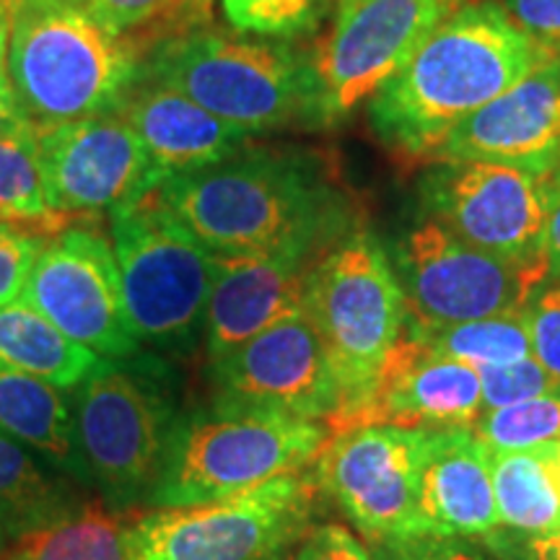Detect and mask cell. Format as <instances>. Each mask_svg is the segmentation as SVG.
Listing matches in <instances>:
<instances>
[{
    "label": "cell",
    "instance_id": "6da1fadb",
    "mask_svg": "<svg viewBox=\"0 0 560 560\" xmlns=\"http://www.w3.org/2000/svg\"><path fill=\"white\" fill-rule=\"evenodd\" d=\"M151 195L219 257H319L353 229L340 192L304 153L244 149Z\"/></svg>",
    "mask_w": 560,
    "mask_h": 560
},
{
    "label": "cell",
    "instance_id": "7a4b0ae2",
    "mask_svg": "<svg viewBox=\"0 0 560 560\" xmlns=\"http://www.w3.org/2000/svg\"><path fill=\"white\" fill-rule=\"evenodd\" d=\"M552 58L495 0L465 3L376 91L371 128L389 149L436 156L457 125Z\"/></svg>",
    "mask_w": 560,
    "mask_h": 560
},
{
    "label": "cell",
    "instance_id": "3957f363",
    "mask_svg": "<svg viewBox=\"0 0 560 560\" xmlns=\"http://www.w3.org/2000/svg\"><path fill=\"white\" fill-rule=\"evenodd\" d=\"M5 70L26 120L52 128L120 112L143 60L83 0H9Z\"/></svg>",
    "mask_w": 560,
    "mask_h": 560
},
{
    "label": "cell",
    "instance_id": "277c9868",
    "mask_svg": "<svg viewBox=\"0 0 560 560\" xmlns=\"http://www.w3.org/2000/svg\"><path fill=\"white\" fill-rule=\"evenodd\" d=\"M143 75L255 132L325 125L312 55L289 42L185 26L156 39Z\"/></svg>",
    "mask_w": 560,
    "mask_h": 560
},
{
    "label": "cell",
    "instance_id": "5b68a950",
    "mask_svg": "<svg viewBox=\"0 0 560 560\" xmlns=\"http://www.w3.org/2000/svg\"><path fill=\"white\" fill-rule=\"evenodd\" d=\"M304 312L340 392L327 423L332 433L380 384L410 325V304L384 244L366 229H350L314 262Z\"/></svg>",
    "mask_w": 560,
    "mask_h": 560
},
{
    "label": "cell",
    "instance_id": "8992f818",
    "mask_svg": "<svg viewBox=\"0 0 560 560\" xmlns=\"http://www.w3.org/2000/svg\"><path fill=\"white\" fill-rule=\"evenodd\" d=\"M327 439L322 420L215 400L174 420L149 506H198L304 472Z\"/></svg>",
    "mask_w": 560,
    "mask_h": 560
},
{
    "label": "cell",
    "instance_id": "52a82bcc",
    "mask_svg": "<svg viewBox=\"0 0 560 560\" xmlns=\"http://www.w3.org/2000/svg\"><path fill=\"white\" fill-rule=\"evenodd\" d=\"M75 444L89 482L117 511L149 503L174 420L164 369L153 361H109L73 392Z\"/></svg>",
    "mask_w": 560,
    "mask_h": 560
},
{
    "label": "cell",
    "instance_id": "ba28073f",
    "mask_svg": "<svg viewBox=\"0 0 560 560\" xmlns=\"http://www.w3.org/2000/svg\"><path fill=\"white\" fill-rule=\"evenodd\" d=\"M319 495L304 470L198 506L136 509L130 560H280L312 527Z\"/></svg>",
    "mask_w": 560,
    "mask_h": 560
},
{
    "label": "cell",
    "instance_id": "9c48e42d",
    "mask_svg": "<svg viewBox=\"0 0 560 560\" xmlns=\"http://www.w3.org/2000/svg\"><path fill=\"white\" fill-rule=\"evenodd\" d=\"M128 322L138 342L187 350L202 335L215 255L192 240L149 192L109 213Z\"/></svg>",
    "mask_w": 560,
    "mask_h": 560
},
{
    "label": "cell",
    "instance_id": "30bf717a",
    "mask_svg": "<svg viewBox=\"0 0 560 560\" xmlns=\"http://www.w3.org/2000/svg\"><path fill=\"white\" fill-rule=\"evenodd\" d=\"M431 431L402 425L335 431L312 465L322 495L366 545L418 537L420 470Z\"/></svg>",
    "mask_w": 560,
    "mask_h": 560
},
{
    "label": "cell",
    "instance_id": "8fae6325",
    "mask_svg": "<svg viewBox=\"0 0 560 560\" xmlns=\"http://www.w3.org/2000/svg\"><path fill=\"white\" fill-rule=\"evenodd\" d=\"M465 3L470 0H338L330 32L312 52L325 125L374 100Z\"/></svg>",
    "mask_w": 560,
    "mask_h": 560
},
{
    "label": "cell",
    "instance_id": "7c38bea8",
    "mask_svg": "<svg viewBox=\"0 0 560 560\" xmlns=\"http://www.w3.org/2000/svg\"><path fill=\"white\" fill-rule=\"evenodd\" d=\"M429 219L516 268L550 278L545 255V177L490 164L436 159L420 179Z\"/></svg>",
    "mask_w": 560,
    "mask_h": 560
},
{
    "label": "cell",
    "instance_id": "4fadbf2b",
    "mask_svg": "<svg viewBox=\"0 0 560 560\" xmlns=\"http://www.w3.org/2000/svg\"><path fill=\"white\" fill-rule=\"evenodd\" d=\"M395 268L410 319L431 327L522 312L548 280L472 247L436 219H423L402 236Z\"/></svg>",
    "mask_w": 560,
    "mask_h": 560
},
{
    "label": "cell",
    "instance_id": "5bb4252c",
    "mask_svg": "<svg viewBox=\"0 0 560 560\" xmlns=\"http://www.w3.org/2000/svg\"><path fill=\"white\" fill-rule=\"evenodd\" d=\"M19 299L102 359L138 353L115 252L102 231L68 226L45 236Z\"/></svg>",
    "mask_w": 560,
    "mask_h": 560
},
{
    "label": "cell",
    "instance_id": "9a60e30c",
    "mask_svg": "<svg viewBox=\"0 0 560 560\" xmlns=\"http://www.w3.org/2000/svg\"><path fill=\"white\" fill-rule=\"evenodd\" d=\"M42 179L52 213H112L143 200L161 177L122 112L37 128Z\"/></svg>",
    "mask_w": 560,
    "mask_h": 560
},
{
    "label": "cell",
    "instance_id": "2e32d148",
    "mask_svg": "<svg viewBox=\"0 0 560 560\" xmlns=\"http://www.w3.org/2000/svg\"><path fill=\"white\" fill-rule=\"evenodd\" d=\"M215 400L252 405L322 420L340 408V392L330 363L306 312L255 335L226 359L210 363Z\"/></svg>",
    "mask_w": 560,
    "mask_h": 560
},
{
    "label": "cell",
    "instance_id": "e0dca14e",
    "mask_svg": "<svg viewBox=\"0 0 560 560\" xmlns=\"http://www.w3.org/2000/svg\"><path fill=\"white\" fill-rule=\"evenodd\" d=\"M436 159L490 161L537 177L560 166V55L467 117Z\"/></svg>",
    "mask_w": 560,
    "mask_h": 560
},
{
    "label": "cell",
    "instance_id": "ac0fdd59",
    "mask_svg": "<svg viewBox=\"0 0 560 560\" xmlns=\"http://www.w3.org/2000/svg\"><path fill=\"white\" fill-rule=\"evenodd\" d=\"M482 412L478 371L470 363L431 353L405 330L380 384L340 431L359 425L472 429Z\"/></svg>",
    "mask_w": 560,
    "mask_h": 560
},
{
    "label": "cell",
    "instance_id": "d6986e66",
    "mask_svg": "<svg viewBox=\"0 0 560 560\" xmlns=\"http://www.w3.org/2000/svg\"><path fill=\"white\" fill-rule=\"evenodd\" d=\"M319 257H219L210 289L202 340L210 363L304 312L306 283Z\"/></svg>",
    "mask_w": 560,
    "mask_h": 560
},
{
    "label": "cell",
    "instance_id": "ffe728a7",
    "mask_svg": "<svg viewBox=\"0 0 560 560\" xmlns=\"http://www.w3.org/2000/svg\"><path fill=\"white\" fill-rule=\"evenodd\" d=\"M499 527L490 452L472 429H433L420 470L418 537L480 540Z\"/></svg>",
    "mask_w": 560,
    "mask_h": 560
},
{
    "label": "cell",
    "instance_id": "44dd1931",
    "mask_svg": "<svg viewBox=\"0 0 560 560\" xmlns=\"http://www.w3.org/2000/svg\"><path fill=\"white\" fill-rule=\"evenodd\" d=\"M120 112L138 132L161 182L236 156L252 138L249 130L219 120L185 94L145 75Z\"/></svg>",
    "mask_w": 560,
    "mask_h": 560
},
{
    "label": "cell",
    "instance_id": "7402d4cb",
    "mask_svg": "<svg viewBox=\"0 0 560 560\" xmlns=\"http://www.w3.org/2000/svg\"><path fill=\"white\" fill-rule=\"evenodd\" d=\"M0 433L37 454L55 472L91 486L75 444L73 402L55 384L0 371Z\"/></svg>",
    "mask_w": 560,
    "mask_h": 560
},
{
    "label": "cell",
    "instance_id": "603a6c76",
    "mask_svg": "<svg viewBox=\"0 0 560 560\" xmlns=\"http://www.w3.org/2000/svg\"><path fill=\"white\" fill-rule=\"evenodd\" d=\"M499 524L516 535L560 529V439L490 454Z\"/></svg>",
    "mask_w": 560,
    "mask_h": 560
},
{
    "label": "cell",
    "instance_id": "cb8c5ba5",
    "mask_svg": "<svg viewBox=\"0 0 560 560\" xmlns=\"http://www.w3.org/2000/svg\"><path fill=\"white\" fill-rule=\"evenodd\" d=\"M102 355L70 340L26 301L16 299L0 306V371L75 389L102 366Z\"/></svg>",
    "mask_w": 560,
    "mask_h": 560
},
{
    "label": "cell",
    "instance_id": "d4e9b609",
    "mask_svg": "<svg viewBox=\"0 0 560 560\" xmlns=\"http://www.w3.org/2000/svg\"><path fill=\"white\" fill-rule=\"evenodd\" d=\"M75 495L47 472L30 450L0 433V537L11 542L32 535L75 506Z\"/></svg>",
    "mask_w": 560,
    "mask_h": 560
},
{
    "label": "cell",
    "instance_id": "484cf974",
    "mask_svg": "<svg viewBox=\"0 0 560 560\" xmlns=\"http://www.w3.org/2000/svg\"><path fill=\"white\" fill-rule=\"evenodd\" d=\"M132 511L112 509L104 499L79 501L60 520L11 542L32 560H130Z\"/></svg>",
    "mask_w": 560,
    "mask_h": 560
},
{
    "label": "cell",
    "instance_id": "4316f807",
    "mask_svg": "<svg viewBox=\"0 0 560 560\" xmlns=\"http://www.w3.org/2000/svg\"><path fill=\"white\" fill-rule=\"evenodd\" d=\"M408 335L423 342L431 353L478 366H506L532 355L527 317L522 312L482 317L457 325H418L410 319Z\"/></svg>",
    "mask_w": 560,
    "mask_h": 560
},
{
    "label": "cell",
    "instance_id": "83f0119b",
    "mask_svg": "<svg viewBox=\"0 0 560 560\" xmlns=\"http://www.w3.org/2000/svg\"><path fill=\"white\" fill-rule=\"evenodd\" d=\"M58 221L42 179L37 128L24 122L0 138V223L58 231Z\"/></svg>",
    "mask_w": 560,
    "mask_h": 560
},
{
    "label": "cell",
    "instance_id": "f1b7e54d",
    "mask_svg": "<svg viewBox=\"0 0 560 560\" xmlns=\"http://www.w3.org/2000/svg\"><path fill=\"white\" fill-rule=\"evenodd\" d=\"M472 431L490 454L529 450L560 439V392L486 410Z\"/></svg>",
    "mask_w": 560,
    "mask_h": 560
},
{
    "label": "cell",
    "instance_id": "f546056e",
    "mask_svg": "<svg viewBox=\"0 0 560 560\" xmlns=\"http://www.w3.org/2000/svg\"><path fill=\"white\" fill-rule=\"evenodd\" d=\"M234 32L260 39H293L310 34L338 0H219Z\"/></svg>",
    "mask_w": 560,
    "mask_h": 560
},
{
    "label": "cell",
    "instance_id": "4dcf8cb0",
    "mask_svg": "<svg viewBox=\"0 0 560 560\" xmlns=\"http://www.w3.org/2000/svg\"><path fill=\"white\" fill-rule=\"evenodd\" d=\"M83 3L109 30L138 42L140 32H153L161 39L164 26L177 24V30H185V19L195 16V9L202 0H83Z\"/></svg>",
    "mask_w": 560,
    "mask_h": 560
},
{
    "label": "cell",
    "instance_id": "1f68e13d",
    "mask_svg": "<svg viewBox=\"0 0 560 560\" xmlns=\"http://www.w3.org/2000/svg\"><path fill=\"white\" fill-rule=\"evenodd\" d=\"M486 410L506 408V405L532 400V397L558 395L560 382L542 366L535 355L506 363V366H478Z\"/></svg>",
    "mask_w": 560,
    "mask_h": 560
},
{
    "label": "cell",
    "instance_id": "d6a6232c",
    "mask_svg": "<svg viewBox=\"0 0 560 560\" xmlns=\"http://www.w3.org/2000/svg\"><path fill=\"white\" fill-rule=\"evenodd\" d=\"M532 355L560 382V278H548L524 306Z\"/></svg>",
    "mask_w": 560,
    "mask_h": 560
},
{
    "label": "cell",
    "instance_id": "836d02e7",
    "mask_svg": "<svg viewBox=\"0 0 560 560\" xmlns=\"http://www.w3.org/2000/svg\"><path fill=\"white\" fill-rule=\"evenodd\" d=\"M45 236L26 226L0 223V306L21 296Z\"/></svg>",
    "mask_w": 560,
    "mask_h": 560
},
{
    "label": "cell",
    "instance_id": "e575fe53",
    "mask_svg": "<svg viewBox=\"0 0 560 560\" xmlns=\"http://www.w3.org/2000/svg\"><path fill=\"white\" fill-rule=\"evenodd\" d=\"M369 548L376 560H490L482 545L467 537H408Z\"/></svg>",
    "mask_w": 560,
    "mask_h": 560
},
{
    "label": "cell",
    "instance_id": "d590c367",
    "mask_svg": "<svg viewBox=\"0 0 560 560\" xmlns=\"http://www.w3.org/2000/svg\"><path fill=\"white\" fill-rule=\"evenodd\" d=\"M291 560H376L374 552L346 524H312L293 548Z\"/></svg>",
    "mask_w": 560,
    "mask_h": 560
},
{
    "label": "cell",
    "instance_id": "8d00e7d4",
    "mask_svg": "<svg viewBox=\"0 0 560 560\" xmlns=\"http://www.w3.org/2000/svg\"><path fill=\"white\" fill-rule=\"evenodd\" d=\"M532 42L560 55V0H495Z\"/></svg>",
    "mask_w": 560,
    "mask_h": 560
},
{
    "label": "cell",
    "instance_id": "74e56055",
    "mask_svg": "<svg viewBox=\"0 0 560 560\" xmlns=\"http://www.w3.org/2000/svg\"><path fill=\"white\" fill-rule=\"evenodd\" d=\"M475 542L499 560H560V529L550 535H516L499 527Z\"/></svg>",
    "mask_w": 560,
    "mask_h": 560
},
{
    "label": "cell",
    "instance_id": "f35d334b",
    "mask_svg": "<svg viewBox=\"0 0 560 560\" xmlns=\"http://www.w3.org/2000/svg\"><path fill=\"white\" fill-rule=\"evenodd\" d=\"M545 198H548V223H545V255L550 278H560V166L545 174Z\"/></svg>",
    "mask_w": 560,
    "mask_h": 560
},
{
    "label": "cell",
    "instance_id": "ab89813d",
    "mask_svg": "<svg viewBox=\"0 0 560 560\" xmlns=\"http://www.w3.org/2000/svg\"><path fill=\"white\" fill-rule=\"evenodd\" d=\"M30 122L21 112L16 94H13L11 81H9V70H5V58H0V138L9 136L11 130H16L19 125Z\"/></svg>",
    "mask_w": 560,
    "mask_h": 560
},
{
    "label": "cell",
    "instance_id": "60d3db41",
    "mask_svg": "<svg viewBox=\"0 0 560 560\" xmlns=\"http://www.w3.org/2000/svg\"><path fill=\"white\" fill-rule=\"evenodd\" d=\"M9 47V0H0V58H5Z\"/></svg>",
    "mask_w": 560,
    "mask_h": 560
},
{
    "label": "cell",
    "instance_id": "b9f144b4",
    "mask_svg": "<svg viewBox=\"0 0 560 560\" xmlns=\"http://www.w3.org/2000/svg\"><path fill=\"white\" fill-rule=\"evenodd\" d=\"M0 560H32L26 552H21L16 545H11V548H3L0 550Z\"/></svg>",
    "mask_w": 560,
    "mask_h": 560
},
{
    "label": "cell",
    "instance_id": "7bdbcfd3",
    "mask_svg": "<svg viewBox=\"0 0 560 560\" xmlns=\"http://www.w3.org/2000/svg\"><path fill=\"white\" fill-rule=\"evenodd\" d=\"M0 550H3V537H0Z\"/></svg>",
    "mask_w": 560,
    "mask_h": 560
}]
</instances>
